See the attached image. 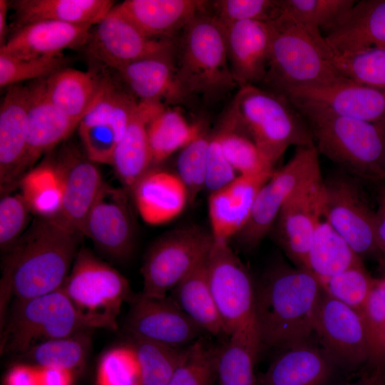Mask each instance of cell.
<instances>
[{"mask_svg": "<svg viewBox=\"0 0 385 385\" xmlns=\"http://www.w3.org/2000/svg\"><path fill=\"white\" fill-rule=\"evenodd\" d=\"M322 292L311 271L272 264L255 287L254 315L261 346L284 349L309 340Z\"/></svg>", "mask_w": 385, "mask_h": 385, "instance_id": "1", "label": "cell"}, {"mask_svg": "<svg viewBox=\"0 0 385 385\" xmlns=\"http://www.w3.org/2000/svg\"><path fill=\"white\" fill-rule=\"evenodd\" d=\"M78 235L50 219L36 220L6 257L3 293L23 301L61 288L77 254Z\"/></svg>", "mask_w": 385, "mask_h": 385, "instance_id": "2", "label": "cell"}, {"mask_svg": "<svg viewBox=\"0 0 385 385\" xmlns=\"http://www.w3.org/2000/svg\"><path fill=\"white\" fill-rule=\"evenodd\" d=\"M294 106L306 120L319 155L356 179L385 180V122L338 115L309 105Z\"/></svg>", "mask_w": 385, "mask_h": 385, "instance_id": "3", "label": "cell"}, {"mask_svg": "<svg viewBox=\"0 0 385 385\" xmlns=\"http://www.w3.org/2000/svg\"><path fill=\"white\" fill-rule=\"evenodd\" d=\"M223 118L250 137L273 168L289 147L314 144L306 120L292 103L257 85L240 86Z\"/></svg>", "mask_w": 385, "mask_h": 385, "instance_id": "4", "label": "cell"}, {"mask_svg": "<svg viewBox=\"0 0 385 385\" xmlns=\"http://www.w3.org/2000/svg\"><path fill=\"white\" fill-rule=\"evenodd\" d=\"M175 63L178 78L192 99L215 103L239 88L229 63L225 26L208 9L183 29Z\"/></svg>", "mask_w": 385, "mask_h": 385, "instance_id": "5", "label": "cell"}, {"mask_svg": "<svg viewBox=\"0 0 385 385\" xmlns=\"http://www.w3.org/2000/svg\"><path fill=\"white\" fill-rule=\"evenodd\" d=\"M267 76L264 83L276 93L326 84L343 78L334 68L332 51L319 30L279 14L273 21Z\"/></svg>", "mask_w": 385, "mask_h": 385, "instance_id": "6", "label": "cell"}, {"mask_svg": "<svg viewBox=\"0 0 385 385\" xmlns=\"http://www.w3.org/2000/svg\"><path fill=\"white\" fill-rule=\"evenodd\" d=\"M62 288L90 329H117L123 304L134 297L128 280L86 248L77 252Z\"/></svg>", "mask_w": 385, "mask_h": 385, "instance_id": "7", "label": "cell"}, {"mask_svg": "<svg viewBox=\"0 0 385 385\" xmlns=\"http://www.w3.org/2000/svg\"><path fill=\"white\" fill-rule=\"evenodd\" d=\"M214 242L212 232L198 225L183 226L163 234L145 256L142 294L150 298L167 297L168 291L207 258Z\"/></svg>", "mask_w": 385, "mask_h": 385, "instance_id": "8", "label": "cell"}, {"mask_svg": "<svg viewBox=\"0 0 385 385\" xmlns=\"http://www.w3.org/2000/svg\"><path fill=\"white\" fill-rule=\"evenodd\" d=\"M90 329L62 287L16 301L4 333L1 349L24 354L44 341Z\"/></svg>", "mask_w": 385, "mask_h": 385, "instance_id": "9", "label": "cell"}, {"mask_svg": "<svg viewBox=\"0 0 385 385\" xmlns=\"http://www.w3.org/2000/svg\"><path fill=\"white\" fill-rule=\"evenodd\" d=\"M319 155L314 144L298 147L285 165L274 170L258 191L247 224L235 236L241 245L248 249L260 245L289 199L322 178Z\"/></svg>", "mask_w": 385, "mask_h": 385, "instance_id": "10", "label": "cell"}, {"mask_svg": "<svg viewBox=\"0 0 385 385\" xmlns=\"http://www.w3.org/2000/svg\"><path fill=\"white\" fill-rule=\"evenodd\" d=\"M207 273L225 334L230 336L241 328L256 324L255 286L228 241L215 239L207 260Z\"/></svg>", "mask_w": 385, "mask_h": 385, "instance_id": "11", "label": "cell"}, {"mask_svg": "<svg viewBox=\"0 0 385 385\" xmlns=\"http://www.w3.org/2000/svg\"><path fill=\"white\" fill-rule=\"evenodd\" d=\"M355 178L344 172L323 179L322 213L361 257L379 253L371 210Z\"/></svg>", "mask_w": 385, "mask_h": 385, "instance_id": "12", "label": "cell"}, {"mask_svg": "<svg viewBox=\"0 0 385 385\" xmlns=\"http://www.w3.org/2000/svg\"><path fill=\"white\" fill-rule=\"evenodd\" d=\"M314 332L337 365L374 366V354L362 315L332 298L322 289L317 307Z\"/></svg>", "mask_w": 385, "mask_h": 385, "instance_id": "13", "label": "cell"}, {"mask_svg": "<svg viewBox=\"0 0 385 385\" xmlns=\"http://www.w3.org/2000/svg\"><path fill=\"white\" fill-rule=\"evenodd\" d=\"M176 44L173 38L145 35L114 6L91 31L86 46L93 57L116 70L145 58L174 55Z\"/></svg>", "mask_w": 385, "mask_h": 385, "instance_id": "14", "label": "cell"}, {"mask_svg": "<svg viewBox=\"0 0 385 385\" xmlns=\"http://www.w3.org/2000/svg\"><path fill=\"white\" fill-rule=\"evenodd\" d=\"M282 95L294 105H309L338 115L385 122V90L344 77L326 84L292 88Z\"/></svg>", "mask_w": 385, "mask_h": 385, "instance_id": "15", "label": "cell"}, {"mask_svg": "<svg viewBox=\"0 0 385 385\" xmlns=\"http://www.w3.org/2000/svg\"><path fill=\"white\" fill-rule=\"evenodd\" d=\"M125 327L134 338L179 348L191 344L204 332L171 297L150 298L142 293L130 301Z\"/></svg>", "mask_w": 385, "mask_h": 385, "instance_id": "16", "label": "cell"}, {"mask_svg": "<svg viewBox=\"0 0 385 385\" xmlns=\"http://www.w3.org/2000/svg\"><path fill=\"white\" fill-rule=\"evenodd\" d=\"M322 178L294 194L282 207L270 231L294 266L308 270L309 249L322 216Z\"/></svg>", "mask_w": 385, "mask_h": 385, "instance_id": "17", "label": "cell"}, {"mask_svg": "<svg viewBox=\"0 0 385 385\" xmlns=\"http://www.w3.org/2000/svg\"><path fill=\"white\" fill-rule=\"evenodd\" d=\"M81 235L115 260H123L131 255L134 223L123 190L104 183L85 219Z\"/></svg>", "mask_w": 385, "mask_h": 385, "instance_id": "18", "label": "cell"}, {"mask_svg": "<svg viewBox=\"0 0 385 385\" xmlns=\"http://www.w3.org/2000/svg\"><path fill=\"white\" fill-rule=\"evenodd\" d=\"M61 181L62 201L53 219L71 232L81 235L85 219L104 182L96 163L78 150L65 149L55 164Z\"/></svg>", "mask_w": 385, "mask_h": 385, "instance_id": "19", "label": "cell"}, {"mask_svg": "<svg viewBox=\"0 0 385 385\" xmlns=\"http://www.w3.org/2000/svg\"><path fill=\"white\" fill-rule=\"evenodd\" d=\"M29 87L7 88L0 106V182L9 190L21 174L26 154L29 132Z\"/></svg>", "mask_w": 385, "mask_h": 385, "instance_id": "20", "label": "cell"}, {"mask_svg": "<svg viewBox=\"0 0 385 385\" xmlns=\"http://www.w3.org/2000/svg\"><path fill=\"white\" fill-rule=\"evenodd\" d=\"M231 71L239 87L264 83L273 29L270 22L246 20L225 26Z\"/></svg>", "mask_w": 385, "mask_h": 385, "instance_id": "21", "label": "cell"}, {"mask_svg": "<svg viewBox=\"0 0 385 385\" xmlns=\"http://www.w3.org/2000/svg\"><path fill=\"white\" fill-rule=\"evenodd\" d=\"M127 90L138 101H158L171 105L193 100L180 82L175 54L140 59L115 70Z\"/></svg>", "mask_w": 385, "mask_h": 385, "instance_id": "22", "label": "cell"}, {"mask_svg": "<svg viewBox=\"0 0 385 385\" xmlns=\"http://www.w3.org/2000/svg\"><path fill=\"white\" fill-rule=\"evenodd\" d=\"M91 28L53 21L33 22L14 30L0 53L19 58L62 56L66 49L86 45Z\"/></svg>", "mask_w": 385, "mask_h": 385, "instance_id": "23", "label": "cell"}, {"mask_svg": "<svg viewBox=\"0 0 385 385\" xmlns=\"http://www.w3.org/2000/svg\"><path fill=\"white\" fill-rule=\"evenodd\" d=\"M273 172L239 175L230 183L209 195V218L215 239L229 241L245 226L258 191Z\"/></svg>", "mask_w": 385, "mask_h": 385, "instance_id": "24", "label": "cell"}, {"mask_svg": "<svg viewBox=\"0 0 385 385\" xmlns=\"http://www.w3.org/2000/svg\"><path fill=\"white\" fill-rule=\"evenodd\" d=\"M336 365L322 347L302 342L282 349L257 385H325Z\"/></svg>", "mask_w": 385, "mask_h": 385, "instance_id": "25", "label": "cell"}, {"mask_svg": "<svg viewBox=\"0 0 385 385\" xmlns=\"http://www.w3.org/2000/svg\"><path fill=\"white\" fill-rule=\"evenodd\" d=\"M324 37L334 54L385 47V0L355 1Z\"/></svg>", "mask_w": 385, "mask_h": 385, "instance_id": "26", "label": "cell"}, {"mask_svg": "<svg viewBox=\"0 0 385 385\" xmlns=\"http://www.w3.org/2000/svg\"><path fill=\"white\" fill-rule=\"evenodd\" d=\"M210 2L200 0H126L115 8L145 35L173 38Z\"/></svg>", "mask_w": 385, "mask_h": 385, "instance_id": "27", "label": "cell"}, {"mask_svg": "<svg viewBox=\"0 0 385 385\" xmlns=\"http://www.w3.org/2000/svg\"><path fill=\"white\" fill-rule=\"evenodd\" d=\"M29 87V132L24 170L43 153L66 140L78 128L79 122L60 112L47 96L45 78Z\"/></svg>", "mask_w": 385, "mask_h": 385, "instance_id": "28", "label": "cell"}, {"mask_svg": "<svg viewBox=\"0 0 385 385\" xmlns=\"http://www.w3.org/2000/svg\"><path fill=\"white\" fill-rule=\"evenodd\" d=\"M164 106L158 101H139L126 130L118 142L111 165L123 186L131 191L151 168L148 125Z\"/></svg>", "mask_w": 385, "mask_h": 385, "instance_id": "29", "label": "cell"}, {"mask_svg": "<svg viewBox=\"0 0 385 385\" xmlns=\"http://www.w3.org/2000/svg\"><path fill=\"white\" fill-rule=\"evenodd\" d=\"M136 208L150 225H160L177 217L189 203L187 189L177 175L150 168L131 190Z\"/></svg>", "mask_w": 385, "mask_h": 385, "instance_id": "30", "label": "cell"}, {"mask_svg": "<svg viewBox=\"0 0 385 385\" xmlns=\"http://www.w3.org/2000/svg\"><path fill=\"white\" fill-rule=\"evenodd\" d=\"M114 6L111 0H17L12 3L14 27L40 21L93 26Z\"/></svg>", "mask_w": 385, "mask_h": 385, "instance_id": "31", "label": "cell"}, {"mask_svg": "<svg viewBox=\"0 0 385 385\" xmlns=\"http://www.w3.org/2000/svg\"><path fill=\"white\" fill-rule=\"evenodd\" d=\"M103 81L93 71L63 67L45 78V87L53 105L80 123L94 103Z\"/></svg>", "mask_w": 385, "mask_h": 385, "instance_id": "32", "label": "cell"}, {"mask_svg": "<svg viewBox=\"0 0 385 385\" xmlns=\"http://www.w3.org/2000/svg\"><path fill=\"white\" fill-rule=\"evenodd\" d=\"M217 353L216 373L220 385H256L254 367L262 347L256 324L229 336Z\"/></svg>", "mask_w": 385, "mask_h": 385, "instance_id": "33", "label": "cell"}, {"mask_svg": "<svg viewBox=\"0 0 385 385\" xmlns=\"http://www.w3.org/2000/svg\"><path fill=\"white\" fill-rule=\"evenodd\" d=\"M207 260L172 289L171 298L204 332L219 335L225 332L208 284Z\"/></svg>", "mask_w": 385, "mask_h": 385, "instance_id": "34", "label": "cell"}, {"mask_svg": "<svg viewBox=\"0 0 385 385\" xmlns=\"http://www.w3.org/2000/svg\"><path fill=\"white\" fill-rule=\"evenodd\" d=\"M309 270L319 281L348 269L364 266L361 258L332 227L322 213L309 252Z\"/></svg>", "mask_w": 385, "mask_h": 385, "instance_id": "35", "label": "cell"}, {"mask_svg": "<svg viewBox=\"0 0 385 385\" xmlns=\"http://www.w3.org/2000/svg\"><path fill=\"white\" fill-rule=\"evenodd\" d=\"M203 130L189 123L178 111L163 107L148 125V138L152 165L158 164L181 150Z\"/></svg>", "mask_w": 385, "mask_h": 385, "instance_id": "36", "label": "cell"}, {"mask_svg": "<svg viewBox=\"0 0 385 385\" xmlns=\"http://www.w3.org/2000/svg\"><path fill=\"white\" fill-rule=\"evenodd\" d=\"M90 339L85 331L62 338L42 342L22 354L26 363L38 367L76 371L85 361Z\"/></svg>", "mask_w": 385, "mask_h": 385, "instance_id": "37", "label": "cell"}, {"mask_svg": "<svg viewBox=\"0 0 385 385\" xmlns=\"http://www.w3.org/2000/svg\"><path fill=\"white\" fill-rule=\"evenodd\" d=\"M21 193L33 213L53 219L62 201L61 181L56 165L45 163L30 170L20 180Z\"/></svg>", "mask_w": 385, "mask_h": 385, "instance_id": "38", "label": "cell"}, {"mask_svg": "<svg viewBox=\"0 0 385 385\" xmlns=\"http://www.w3.org/2000/svg\"><path fill=\"white\" fill-rule=\"evenodd\" d=\"M214 132L225 156L240 175H257L274 170L250 137L232 123L222 118Z\"/></svg>", "mask_w": 385, "mask_h": 385, "instance_id": "39", "label": "cell"}, {"mask_svg": "<svg viewBox=\"0 0 385 385\" xmlns=\"http://www.w3.org/2000/svg\"><path fill=\"white\" fill-rule=\"evenodd\" d=\"M140 366L142 385H167L183 361L185 347H174L133 337Z\"/></svg>", "mask_w": 385, "mask_h": 385, "instance_id": "40", "label": "cell"}, {"mask_svg": "<svg viewBox=\"0 0 385 385\" xmlns=\"http://www.w3.org/2000/svg\"><path fill=\"white\" fill-rule=\"evenodd\" d=\"M332 64L343 77L358 83L385 90V47H370L334 54Z\"/></svg>", "mask_w": 385, "mask_h": 385, "instance_id": "41", "label": "cell"}, {"mask_svg": "<svg viewBox=\"0 0 385 385\" xmlns=\"http://www.w3.org/2000/svg\"><path fill=\"white\" fill-rule=\"evenodd\" d=\"M354 0H279V13L304 26L326 31L354 4Z\"/></svg>", "mask_w": 385, "mask_h": 385, "instance_id": "42", "label": "cell"}, {"mask_svg": "<svg viewBox=\"0 0 385 385\" xmlns=\"http://www.w3.org/2000/svg\"><path fill=\"white\" fill-rule=\"evenodd\" d=\"M211 133L204 129L180 150L177 158V175L185 185L192 205L205 189Z\"/></svg>", "mask_w": 385, "mask_h": 385, "instance_id": "43", "label": "cell"}, {"mask_svg": "<svg viewBox=\"0 0 385 385\" xmlns=\"http://www.w3.org/2000/svg\"><path fill=\"white\" fill-rule=\"evenodd\" d=\"M97 385H142L135 350L132 344L118 346L101 356L96 372Z\"/></svg>", "mask_w": 385, "mask_h": 385, "instance_id": "44", "label": "cell"}, {"mask_svg": "<svg viewBox=\"0 0 385 385\" xmlns=\"http://www.w3.org/2000/svg\"><path fill=\"white\" fill-rule=\"evenodd\" d=\"M374 280L364 266H360L348 269L320 282L327 294L361 313Z\"/></svg>", "mask_w": 385, "mask_h": 385, "instance_id": "45", "label": "cell"}, {"mask_svg": "<svg viewBox=\"0 0 385 385\" xmlns=\"http://www.w3.org/2000/svg\"><path fill=\"white\" fill-rule=\"evenodd\" d=\"M63 56L19 58L0 53V86L9 87L29 80L46 78L63 68Z\"/></svg>", "mask_w": 385, "mask_h": 385, "instance_id": "46", "label": "cell"}, {"mask_svg": "<svg viewBox=\"0 0 385 385\" xmlns=\"http://www.w3.org/2000/svg\"><path fill=\"white\" fill-rule=\"evenodd\" d=\"M216 356L200 339L187 347L186 355L167 385H212Z\"/></svg>", "mask_w": 385, "mask_h": 385, "instance_id": "47", "label": "cell"}, {"mask_svg": "<svg viewBox=\"0 0 385 385\" xmlns=\"http://www.w3.org/2000/svg\"><path fill=\"white\" fill-rule=\"evenodd\" d=\"M361 314L374 354V367L385 366V277L375 279Z\"/></svg>", "mask_w": 385, "mask_h": 385, "instance_id": "48", "label": "cell"}, {"mask_svg": "<svg viewBox=\"0 0 385 385\" xmlns=\"http://www.w3.org/2000/svg\"><path fill=\"white\" fill-rule=\"evenodd\" d=\"M210 8L225 26L246 20L270 22L279 13L276 0H218L210 1Z\"/></svg>", "mask_w": 385, "mask_h": 385, "instance_id": "49", "label": "cell"}, {"mask_svg": "<svg viewBox=\"0 0 385 385\" xmlns=\"http://www.w3.org/2000/svg\"><path fill=\"white\" fill-rule=\"evenodd\" d=\"M31 208L20 194H6L0 201V245L11 247L21 236L29 217Z\"/></svg>", "mask_w": 385, "mask_h": 385, "instance_id": "50", "label": "cell"}, {"mask_svg": "<svg viewBox=\"0 0 385 385\" xmlns=\"http://www.w3.org/2000/svg\"><path fill=\"white\" fill-rule=\"evenodd\" d=\"M78 130L86 157L95 163L111 165L120 141L115 128L103 123H79Z\"/></svg>", "mask_w": 385, "mask_h": 385, "instance_id": "51", "label": "cell"}, {"mask_svg": "<svg viewBox=\"0 0 385 385\" xmlns=\"http://www.w3.org/2000/svg\"><path fill=\"white\" fill-rule=\"evenodd\" d=\"M238 175L225 156L217 135L215 132L212 133L208 149L205 189L210 194L226 186Z\"/></svg>", "mask_w": 385, "mask_h": 385, "instance_id": "52", "label": "cell"}, {"mask_svg": "<svg viewBox=\"0 0 385 385\" xmlns=\"http://www.w3.org/2000/svg\"><path fill=\"white\" fill-rule=\"evenodd\" d=\"M3 385H41L39 369L26 362L15 364L5 375Z\"/></svg>", "mask_w": 385, "mask_h": 385, "instance_id": "53", "label": "cell"}, {"mask_svg": "<svg viewBox=\"0 0 385 385\" xmlns=\"http://www.w3.org/2000/svg\"><path fill=\"white\" fill-rule=\"evenodd\" d=\"M374 233L381 266H385V185L379 190L378 207L375 212Z\"/></svg>", "mask_w": 385, "mask_h": 385, "instance_id": "54", "label": "cell"}, {"mask_svg": "<svg viewBox=\"0 0 385 385\" xmlns=\"http://www.w3.org/2000/svg\"><path fill=\"white\" fill-rule=\"evenodd\" d=\"M38 369L41 385H72L73 384V371L54 367H38Z\"/></svg>", "mask_w": 385, "mask_h": 385, "instance_id": "55", "label": "cell"}, {"mask_svg": "<svg viewBox=\"0 0 385 385\" xmlns=\"http://www.w3.org/2000/svg\"><path fill=\"white\" fill-rule=\"evenodd\" d=\"M352 385H385V367H375L374 370Z\"/></svg>", "mask_w": 385, "mask_h": 385, "instance_id": "56", "label": "cell"}, {"mask_svg": "<svg viewBox=\"0 0 385 385\" xmlns=\"http://www.w3.org/2000/svg\"><path fill=\"white\" fill-rule=\"evenodd\" d=\"M9 3L6 0H0V47L6 41L7 37V14Z\"/></svg>", "mask_w": 385, "mask_h": 385, "instance_id": "57", "label": "cell"}, {"mask_svg": "<svg viewBox=\"0 0 385 385\" xmlns=\"http://www.w3.org/2000/svg\"><path fill=\"white\" fill-rule=\"evenodd\" d=\"M383 270H384V276L383 277H385V266L384 267H381Z\"/></svg>", "mask_w": 385, "mask_h": 385, "instance_id": "58", "label": "cell"}, {"mask_svg": "<svg viewBox=\"0 0 385 385\" xmlns=\"http://www.w3.org/2000/svg\"><path fill=\"white\" fill-rule=\"evenodd\" d=\"M384 354H385V337L384 340Z\"/></svg>", "mask_w": 385, "mask_h": 385, "instance_id": "59", "label": "cell"}]
</instances>
